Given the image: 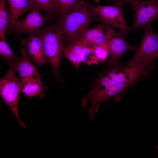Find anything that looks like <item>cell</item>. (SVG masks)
I'll return each mask as SVG.
<instances>
[{
    "label": "cell",
    "mask_w": 158,
    "mask_h": 158,
    "mask_svg": "<svg viewBox=\"0 0 158 158\" xmlns=\"http://www.w3.org/2000/svg\"><path fill=\"white\" fill-rule=\"evenodd\" d=\"M40 10L33 5L25 17L15 22L13 28L20 33H27L30 35L38 34L47 20V17L42 14Z\"/></svg>",
    "instance_id": "9c48e42d"
},
{
    "label": "cell",
    "mask_w": 158,
    "mask_h": 158,
    "mask_svg": "<svg viewBox=\"0 0 158 158\" xmlns=\"http://www.w3.org/2000/svg\"><path fill=\"white\" fill-rule=\"evenodd\" d=\"M130 5L134 11V21L131 30H137L158 19V0H135Z\"/></svg>",
    "instance_id": "ba28073f"
},
{
    "label": "cell",
    "mask_w": 158,
    "mask_h": 158,
    "mask_svg": "<svg viewBox=\"0 0 158 158\" xmlns=\"http://www.w3.org/2000/svg\"><path fill=\"white\" fill-rule=\"evenodd\" d=\"M115 4L123 6V5L128 4H130L135 0H110Z\"/></svg>",
    "instance_id": "44dd1931"
},
{
    "label": "cell",
    "mask_w": 158,
    "mask_h": 158,
    "mask_svg": "<svg viewBox=\"0 0 158 158\" xmlns=\"http://www.w3.org/2000/svg\"><path fill=\"white\" fill-rule=\"evenodd\" d=\"M57 7V14L61 17L71 9L84 3V0H55Z\"/></svg>",
    "instance_id": "e0dca14e"
},
{
    "label": "cell",
    "mask_w": 158,
    "mask_h": 158,
    "mask_svg": "<svg viewBox=\"0 0 158 158\" xmlns=\"http://www.w3.org/2000/svg\"><path fill=\"white\" fill-rule=\"evenodd\" d=\"M10 18L9 29L13 28L15 22L23 13L31 11L34 5L32 0H6Z\"/></svg>",
    "instance_id": "5bb4252c"
},
{
    "label": "cell",
    "mask_w": 158,
    "mask_h": 158,
    "mask_svg": "<svg viewBox=\"0 0 158 158\" xmlns=\"http://www.w3.org/2000/svg\"><path fill=\"white\" fill-rule=\"evenodd\" d=\"M95 16L90 10L88 3L85 1L61 16L58 25L68 44L80 40Z\"/></svg>",
    "instance_id": "7a4b0ae2"
},
{
    "label": "cell",
    "mask_w": 158,
    "mask_h": 158,
    "mask_svg": "<svg viewBox=\"0 0 158 158\" xmlns=\"http://www.w3.org/2000/svg\"><path fill=\"white\" fill-rule=\"evenodd\" d=\"M6 0H0V37H5L9 29L10 18L6 5Z\"/></svg>",
    "instance_id": "2e32d148"
},
{
    "label": "cell",
    "mask_w": 158,
    "mask_h": 158,
    "mask_svg": "<svg viewBox=\"0 0 158 158\" xmlns=\"http://www.w3.org/2000/svg\"><path fill=\"white\" fill-rule=\"evenodd\" d=\"M97 3H99L100 0H94Z\"/></svg>",
    "instance_id": "7402d4cb"
},
{
    "label": "cell",
    "mask_w": 158,
    "mask_h": 158,
    "mask_svg": "<svg viewBox=\"0 0 158 158\" xmlns=\"http://www.w3.org/2000/svg\"><path fill=\"white\" fill-rule=\"evenodd\" d=\"M34 5L42 10L49 16L57 13L55 0H32Z\"/></svg>",
    "instance_id": "d6986e66"
},
{
    "label": "cell",
    "mask_w": 158,
    "mask_h": 158,
    "mask_svg": "<svg viewBox=\"0 0 158 158\" xmlns=\"http://www.w3.org/2000/svg\"><path fill=\"white\" fill-rule=\"evenodd\" d=\"M91 29H86L83 33L80 39L86 44L93 46L108 44L107 35L103 23Z\"/></svg>",
    "instance_id": "4fadbf2b"
},
{
    "label": "cell",
    "mask_w": 158,
    "mask_h": 158,
    "mask_svg": "<svg viewBox=\"0 0 158 158\" xmlns=\"http://www.w3.org/2000/svg\"><path fill=\"white\" fill-rule=\"evenodd\" d=\"M92 47L96 57L99 63H104L109 55V51L108 44L98 45Z\"/></svg>",
    "instance_id": "ffe728a7"
},
{
    "label": "cell",
    "mask_w": 158,
    "mask_h": 158,
    "mask_svg": "<svg viewBox=\"0 0 158 158\" xmlns=\"http://www.w3.org/2000/svg\"><path fill=\"white\" fill-rule=\"evenodd\" d=\"M21 42L23 45L28 47L30 56L37 65H42L48 61L42 40L38 34L23 38Z\"/></svg>",
    "instance_id": "8fae6325"
},
{
    "label": "cell",
    "mask_w": 158,
    "mask_h": 158,
    "mask_svg": "<svg viewBox=\"0 0 158 158\" xmlns=\"http://www.w3.org/2000/svg\"><path fill=\"white\" fill-rule=\"evenodd\" d=\"M21 81L14 70L10 67L0 81V96L11 111L20 125L25 128V124L20 120L18 114V104L22 92Z\"/></svg>",
    "instance_id": "277c9868"
},
{
    "label": "cell",
    "mask_w": 158,
    "mask_h": 158,
    "mask_svg": "<svg viewBox=\"0 0 158 158\" xmlns=\"http://www.w3.org/2000/svg\"><path fill=\"white\" fill-rule=\"evenodd\" d=\"M153 62H146L133 67L117 65L108 68L98 78L90 92L81 100L82 105L86 106L88 102H90L92 104L89 112L93 114L97 113L101 99L107 90L115 86L129 87L152 69Z\"/></svg>",
    "instance_id": "6da1fadb"
},
{
    "label": "cell",
    "mask_w": 158,
    "mask_h": 158,
    "mask_svg": "<svg viewBox=\"0 0 158 158\" xmlns=\"http://www.w3.org/2000/svg\"><path fill=\"white\" fill-rule=\"evenodd\" d=\"M43 43L44 51L56 75L59 77V70L63 54V33L58 25L49 27L38 34Z\"/></svg>",
    "instance_id": "3957f363"
},
{
    "label": "cell",
    "mask_w": 158,
    "mask_h": 158,
    "mask_svg": "<svg viewBox=\"0 0 158 158\" xmlns=\"http://www.w3.org/2000/svg\"><path fill=\"white\" fill-rule=\"evenodd\" d=\"M92 12L101 20L109 25L118 28L126 36L131 30L127 25L124 17L123 6L115 4L104 6L88 3Z\"/></svg>",
    "instance_id": "8992f818"
},
{
    "label": "cell",
    "mask_w": 158,
    "mask_h": 158,
    "mask_svg": "<svg viewBox=\"0 0 158 158\" xmlns=\"http://www.w3.org/2000/svg\"><path fill=\"white\" fill-rule=\"evenodd\" d=\"M102 21L104 23L109 49L110 58L107 63L108 68L117 65L121 56L129 50H135L134 46L129 45L123 37V33L115 30L114 27Z\"/></svg>",
    "instance_id": "52a82bcc"
},
{
    "label": "cell",
    "mask_w": 158,
    "mask_h": 158,
    "mask_svg": "<svg viewBox=\"0 0 158 158\" xmlns=\"http://www.w3.org/2000/svg\"><path fill=\"white\" fill-rule=\"evenodd\" d=\"M0 54L2 59L10 66L15 63L18 59L12 51L5 37L1 38Z\"/></svg>",
    "instance_id": "ac0fdd59"
},
{
    "label": "cell",
    "mask_w": 158,
    "mask_h": 158,
    "mask_svg": "<svg viewBox=\"0 0 158 158\" xmlns=\"http://www.w3.org/2000/svg\"><path fill=\"white\" fill-rule=\"evenodd\" d=\"M86 44L78 40L64 46L63 54L76 68H79L83 62L85 52Z\"/></svg>",
    "instance_id": "7c38bea8"
},
{
    "label": "cell",
    "mask_w": 158,
    "mask_h": 158,
    "mask_svg": "<svg viewBox=\"0 0 158 158\" xmlns=\"http://www.w3.org/2000/svg\"><path fill=\"white\" fill-rule=\"evenodd\" d=\"M157 149H158V145L157 146Z\"/></svg>",
    "instance_id": "603a6c76"
},
{
    "label": "cell",
    "mask_w": 158,
    "mask_h": 158,
    "mask_svg": "<svg viewBox=\"0 0 158 158\" xmlns=\"http://www.w3.org/2000/svg\"><path fill=\"white\" fill-rule=\"evenodd\" d=\"M21 57L10 67L18 73L21 81L41 79L37 68L33 64L26 48L20 49Z\"/></svg>",
    "instance_id": "30bf717a"
},
{
    "label": "cell",
    "mask_w": 158,
    "mask_h": 158,
    "mask_svg": "<svg viewBox=\"0 0 158 158\" xmlns=\"http://www.w3.org/2000/svg\"><path fill=\"white\" fill-rule=\"evenodd\" d=\"M145 31L140 44L135 54L126 65L135 66L146 62H153L158 57V36L150 25L144 28Z\"/></svg>",
    "instance_id": "5b68a950"
},
{
    "label": "cell",
    "mask_w": 158,
    "mask_h": 158,
    "mask_svg": "<svg viewBox=\"0 0 158 158\" xmlns=\"http://www.w3.org/2000/svg\"><path fill=\"white\" fill-rule=\"evenodd\" d=\"M157 35H158V34Z\"/></svg>",
    "instance_id": "cb8c5ba5"
},
{
    "label": "cell",
    "mask_w": 158,
    "mask_h": 158,
    "mask_svg": "<svg viewBox=\"0 0 158 158\" xmlns=\"http://www.w3.org/2000/svg\"><path fill=\"white\" fill-rule=\"evenodd\" d=\"M22 92L28 98L38 96L42 97L45 88L41 79L29 80L21 81Z\"/></svg>",
    "instance_id": "9a60e30c"
}]
</instances>
